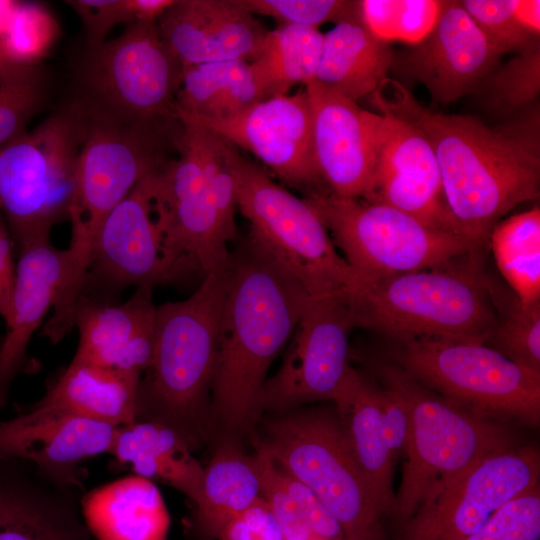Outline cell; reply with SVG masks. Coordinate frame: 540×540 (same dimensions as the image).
<instances>
[{"instance_id": "1", "label": "cell", "mask_w": 540, "mask_h": 540, "mask_svg": "<svg viewBox=\"0 0 540 540\" xmlns=\"http://www.w3.org/2000/svg\"><path fill=\"white\" fill-rule=\"evenodd\" d=\"M369 100L381 114L403 119L425 135L449 210L462 234L477 246L486 248L493 227L511 209L539 197L538 110L490 128L471 116L432 112L389 78Z\"/></svg>"}, {"instance_id": "2", "label": "cell", "mask_w": 540, "mask_h": 540, "mask_svg": "<svg viewBox=\"0 0 540 540\" xmlns=\"http://www.w3.org/2000/svg\"><path fill=\"white\" fill-rule=\"evenodd\" d=\"M310 296L248 237L229 251L211 393L230 431L257 417L268 369L302 316Z\"/></svg>"}, {"instance_id": "3", "label": "cell", "mask_w": 540, "mask_h": 540, "mask_svg": "<svg viewBox=\"0 0 540 540\" xmlns=\"http://www.w3.org/2000/svg\"><path fill=\"white\" fill-rule=\"evenodd\" d=\"M484 249L443 265L361 283L346 298L353 326L392 342L418 338L484 343L499 316L501 289L486 273Z\"/></svg>"}, {"instance_id": "4", "label": "cell", "mask_w": 540, "mask_h": 540, "mask_svg": "<svg viewBox=\"0 0 540 540\" xmlns=\"http://www.w3.org/2000/svg\"><path fill=\"white\" fill-rule=\"evenodd\" d=\"M226 267L207 273L188 298L157 306L153 356L139 383L135 421L164 425L189 447L211 391Z\"/></svg>"}, {"instance_id": "5", "label": "cell", "mask_w": 540, "mask_h": 540, "mask_svg": "<svg viewBox=\"0 0 540 540\" xmlns=\"http://www.w3.org/2000/svg\"><path fill=\"white\" fill-rule=\"evenodd\" d=\"M372 367L380 385L400 398L408 414L405 462L392 512L399 527L433 492L483 458L515 446L502 423L437 394L393 362L376 361Z\"/></svg>"}, {"instance_id": "6", "label": "cell", "mask_w": 540, "mask_h": 540, "mask_svg": "<svg viewBox=\"0 0 540 540\" xmlns=\"http://www.w3.org/2000/svg\"><path fill=\"white\" fill-rule=\"evenodd\" d=\"M236 205L249 237L293 276L311 298L350 297L360 280L341 256L318 214L223 139Z\"/></svg>"}, {"instance_id": "7", "label": "cell", "mask_w": 540, "mask_h": 540, "mask_svg": "<svg viewBox=\"0 0 540 540\" xmlns=\"http://www.w3.org/2000/svg\"><path fill=\"white\" fill-rule=\"evenodd\" d=\"M311 489L336 519L344 540H384L378 509L339 416L307 410L266 425L259 447Z\"/></svg>"}, {"instance_id": "8", "label": "cell", "mask_w": 540, "mask_h": 540, "mask_svg": "<svg viewBox=\"0 0 540 540\" xmlns=\"http://www.w3.org/2000/svg\"><path fill=\"white\" fill-rule=\"evenodd\" d=\"M86 123L76 103L0 147V210L18 247L68 218Z\"/></svg>"}, {"instance_id": "9", "label": "cell", "mask_w": 540, "mask_h": 540, "mask_svg": "<svg viewBox=\"0 0 540 540\" xmlns=\"http://www.w3.org/2000/svg\"><path fill=\"white\" fill-rule=\"evenodd\" d=\"M158 129L99 107L87 109L68 216L72 224V238L66 249L70 281L84 279L95 238L108 214L141 179L165 164Z\"/></svg>"}, {"instance_id": "10", "label": "cell", "mask_w": 540, "mask_h": 540, "mask_svg": "<svg viewBox=\"0 0 540 540\" xmlns=\"http://www.w3.org/2000/svg\"><path fill=\"white\" fill-rule=\"evenodd\" d=\"M389 355V361L419 383L477 415L539 425L540 373L517 365L482 342L394 341Z\"/></svg>"}, {"instance_id": "11", "label": "cell", "mask_w": 540, "mask_h": 540, "mask_svg": "<svg viewBox=\"0 0 540 540\" xmlns=\"http://www.w3.org/2000/svg\"><path fill=\"white\" fill-rule=\"evenodd\" d=\"M304 198L361 283L431 269L485 249L385 204L340 198L328 191Z\"/></svg>"}, {"instance_id": "12", "label": "cell", "mask_w": 540, "mask_h": 540, "mask_svg": "<svg viewBox=\"0 0 540 540\" xmlns=\"http://www.w3.org/2000/svg\"><path fill=\"white\" fill-rule=\"evenodd\" d=\"M182 66L157 22H134L117 38L90 49L83 68L98 107L123 119L159 127L176 118Z\"/></svg>"}, {"instance_id": "13", "label": "cell", "mask_w": 540, "mask_h": 540, "mask_svg": "<svg viewBox=\"0 0 540 540\" xmlns=\"http://www.w3.org/2000/svg\"><path fill=\"white\" fill-rule=\"evenodd\" d=\"M540 454L513 446L491 454L427 497L397 540H465L507 501L539 485Z\"/></svg>"}, {"instance_id": "14", "label": "cell", "mask_w": 540, "mask_h": 540, "mask_svg": "<svg viewBox=\"0 0 540 540\" xmlns=\"http://www.w3.org/2000/svg\"><path fill=\"white\" fill-rule=\"evenodd\" d=\"M353 329L345 298L310 297L280 369L261 390L259 411L333 401L352 367L349 335Z\"/></svg>"}, {"instance_id": "15", "label": "cell", "mask_w": 540, "mask_h": 540, "mask_svg": "<svg viewBox=\"0 0 540 540\" xmlns=\"http://www.w3.org/2000/svg\"><path fill=\"white\" fill-rule=\"evenodd\" d=\"M159 169L141 179L103 221L80 295L115 301L131 286L178 283L153 208Z\"/></svg>"}, {"instance_id": "16", "label": "cell", "mask_w": 540, "mask_h": 540, "mask_svg": "<svg viewBox=\"0 0 540 540\" xmlns=\"http://www.w3.org/2000/svg\"><path fill=\"white\" fill-rule=\"evenodd\" d=\"M261 163L305 196L328 191L318 170L313 142L312 111L305 87L293 94L259 101L225 119H205L182 113Z\"/></svg>"}, {"instance_id": "17", "label": "cell", "mask_w": 540, "mask_h": 540, "mask_svg": "<svg viewBox=\"0 0 540 540\" xmlns=\"http://www.w3.org/2000/svg\"><path fill=\"white\" fill-rule=\"evenodd\" d=\"M372 129L373 170L361 200L397 208L433 229L464 236L447 205L438 163L425 135L403 119L374 112Z\"/></svg>"}, {"instance_id": "18", "label": "cell", "mask_w": 540, "mask_h": 540, "mask_svg": "<svg viewBox=\"0 0 540 540\" xmlns=\"http://www.w3.org/2000/svg\"><path fill=\"white\" fill-rule=\"evenodd\" d=\"M499 56L461 1H444L430 33L394 55L392 67L425 86L434 101L448 104L475 90Z\"/></svg>"}, {"instance_id": "19", "label": "cell", "mask_w": 540, "mask_h": 540, "mask_svg": "<svg viewBox=\"0 0 540 540\" xmlns=\"http://www.w3.org/2000/svg\"><path fill=\"white\" fill-rule=\"evenodd\" d=\"M24 466L0 470V540H95L81 512V476Z\"/></svg>"}, {"instance_id": "20", "label": "cell", "mask_w": 540, "mask_h": 540, "mask_svg": "<svg viewBox=\"0 0 540 540\" xmlns=\"http://www.w3.org/2000/svg\"><path fill=\"white\" fill-rule=\"evenodd\" d=\"M304 87L312 111L315 159L328 192L362 199L374 162L372 112L315 80Z\"/></svg>"}, {"instance_id": "21", "label": "cell", "mask_w": 540, "mask_h": 540, "mask_svg": "<svg viewBox=\"0 0 540 540\" xmlns=\"http://www.w3.org/2000/svg\"><path fill=\"white\" fill-rule=\"evenodd\" d=\"M153 288H136L124 302L80 295L74 311L79 345L73 359L142 377L154 350Z\"/></svg>"}, {"instance_id": "22", "label": "cell", "mask_w": 540, "mask_h": 540, "mask_svg": "<svg viewBox=\"0 0 540 540\" xmlns=\"http://www.w3.org/2000/svg\"><path fill=\"white\" fill-rule=\"evenodd\" d=\"M117 428L31 405L0 422V460H20L50 472L81 476L80 463L110 452Z\"/></svg>"}, {"instance_id": "23", "label": "cell", "mask_w": 540, "mask_h": 540, "mask_svg": "<svg viewBox=\"0 0 540 540\" xmlns=\"http://www.w3.org/2000/svg\"><path fill=\"white\" fill-rule=\"evenodd\" d=\"M157 27L182 67L250 61L268 32L238 0H176Z\"/></svg>"}, {"instance_id": "24", "label": "cell", "mask_w": 540, "mask_h": 540, "mask_svg": "<svg viewBox=\"0 0 540 540\" xmlns=\"http://www.w3.org/2000/svg\"><path fill=\"white\" fill-rule=\"evenodd\" d=\"M19 251L7 334L0 347V410L26 366L32 335L54 306L66 266V250L56 248L50 237L26 243Z\"/></svg>"}, {"instance_id": "25", "label": "cell", "mask_w": 540, "mask_h": 540, "mask_svg": "<svg viewBox=\"0 0 540 540\" xmlns=\"http://www.w3.org/2000/svg\"><path fill=\"white\" fill-rule=\"evenodd\" d=\"M333 402L378 509L385 518L392 516L397 457L385 432L378 385L351 367Z\"/></svg>"}, {"instance_id": "26", "label": "cell", "mask_w": 540, "mask_h": 540, "mask_svg": "<svg viewBox=\"0 0 540 540\" xmlns=\"http://www.w3.org/2000/svg\"><path fill=\"white\" fill-rule=\"evenodd\" d=\"M81 512L95 540H167L170 516L150 480L131 475L84 493Z\"/></svg>"}, {"instance_id": "27", "label": "cell", "mask_w": 540, "mask_h": 540, "mask_svg": "<svg viewBox=\"0 0 540 540\" xmlns=\"http://www.w3.org/2000/svg\"><path fill=\"white\" fill-rule=\"evenodd\" d=\"M141 376L73 359L33 405L115 427L136 420Z\"/></svg>"}, {"instance_id": "28", "label": "cell", "mask_w": 540, "mask_h": 540, "mask_svg": "<svg viewBox=\"0 0 540 540\" xmlns=\"http://www.w3.org/2000/svg\"><path fill=\"white\" fill-rule=\"evenodd\" d=\"M393 57L389 45L367 30L357 11L323 34L315 81L357 102L387 79Z\"/></svg>"}, {"instance_id": "29", "label": "cell", "mask_w": 540, "mask_h": 540, "mask_svg": "<svg viewBox=\"0 0 540 540\" xmlns=\"http://www.w3.org/2000/svg\"><path fill=\"white\" fill-rule=\"evenodd\" d=\"M109 453L119 463L131 465L136 475L161 479L197 502L204 468L170 428L148 421L119 426Z\"/></svg>"}, {"instance_id": "30", "label": "cell", "mask_w": 540, "mask_h": 540, "mask_svg": "<svg viewBox=\"0 0 540 540\" xmlns=\"http://www.w3.org/2000/svg\"><path fill=\"white\" fill-rule=\"evenodd\" d=\"M262 101L250 62L231 60L182 67L176 113L205 118L233 117Z\"/></svg>"}, {"instance_id": "31", "label": "cell", "mask_w": 540, "mask_h": 540, "mask_svg": "<svg viewBox=\"0 0 540 540\" xmlns=\"http://www.w3.org/2000/svg\"><path fill=\"white\" fill-rule=\"evenodd\" d=\"M323 33L318 28L280 25L266 33L249 61L261 99L289 94L315 80Z\"/></svg>"}, {"instance_id": "32", "label": "cell", "mask_w": 540, "mask_h": 540, "mask_svg": "<svg viewBox=\"0 0 540 540\" xmlns=\"http://www.w3.org/2000/svg\"><path fill=\"white\" fill-rule=\"evenodd\" d=\"M261 498L260 479L252 457L234 446H221L204 468L196 522L207 535L218 536L224 525Z\"/></svg>"}, {"instance_id": "33", "label": "cell", "mask_w": 540, "mask_h": 540, "mask_svg": "<svg viewBox=\"0 0 540 540\" xmlns=\"http://www.w3.org/2000/svg\"><path fill=\"white\" fill-rule=\"evenodd\" d=\"M490 245L502 277L521 303L540 301V209H531L499 221Z\"/></svg>"}, {"instance_id": "34", "label": "cell", "mask_w": 540, "mask_h": 540, "mask_svg": "<svg viewBox=\"0 0 540 540\" xmlns=\"http://www.w3.org/2000/svg\"><path fill=\"white\" fill-rule=\"evenodd\" d=\"M463 8L499 55L539 41V0H464Z\"/></svg>"}, {"instance_id": "35", "label": "cell", "mask_w": 540, "mask_h": 540, "mask_svg": "<svg viewBox=\"0 0 540 540\" xmlns=\"http://www.w3.org/2000/svg\"><path fill=\"white\" fill-rule=\"evenodd\" d=\"M444 1L437 0H361L358 15L367 30L378 40L420 43L433 29Z\"/></svg>"}, {"instance_id": "36", "label": "cell", "mask_w": 540, "mask_h": 540, "mask_svg": "<svg viewBox=\"0 0 540 540\" xmlns=\"http://www.w3.org/2000/svg\"><path fill=\"white\" fill-rule=\"evenodd\" d=\"M484 344L540 373V301L524 304L514 294L501 292L498 321Z\"/></svg>"}, {"instance_id": "37", "label": "cell", "mask_w": 540, "mask_h": 540, "mask_svg": "<svg viewBox=\"0 0 540 540\" xmlns=\"http://www.w3.org/2000/svg\"><path fill=\"white\" fill-rule=\"evenodd\" d=\"M59 35L52 13L37 3L10 4L0 27L4 52L14 64L37 66Z\"/></svg>"}, {"instance_id": "38", "label": "cell", "mask_w": 540, "mask_h": 540, "mask_svg": "<svg viewBox=\"0 0 540 540\" xmlns=\"http://www.w3.org/2000/svg\"><path fill=\"white\" fill-rule=\"evenodd\" d=\"M41 100L37 66H17L0 75V147L24 133Z\"/></svg>"}, {"instance_id": "39", "label": "cell", "mask_w": 540, "mask_h": 540, "mask_svg": "<svg viewBox=\"0 0 540 540\" xmlns=\"http://www.w3.org/2000/svg\"><path fill=\"white\" fill-rule=\"evenodd\" d=\"M540 92L539 41L519 52L490 79L488 103L502 113L530 105Z\"/></svg>"}, {"instance_id": "40", "label": "cell", "mask_w": 540, "mask_h": 540, "mask_svg": "<svg viewBox=\"0 0 540 540\" xmlns=\"http://www.w3.org/2000/svg\"><path fill=\"white\" fill-rule=\"evenodd\" d=\"M252 15L277 20L280 25L319 28L335 24L358 11V1L346 0H238Z\"/></svg>"}, {"instance_id": "41", "label": "cell", "mask_w": 540, "mask_h": 540, "mask_svg": "<svg viewBox=\"0 0 540 540\" xmlns=\"http://www.w3.org/2000/svg\"><path fill=\"white\" fill-rule=\"evenodd\" d=\"M539 485L507 501L465 540H539Z\"/></svg>"}, {"instance_id": "42", "label": "cell", "mask_w": 540, "mask_h": 540, "mask_svg": "<svg viewBox=\"0 0 540 540\" xmlns=\"http://www.w3.org/2000/svg\"><path fill=\"white\" fill-rule=\"evenodd\" d=\"M67 4L83 22L89 49L103 44L117 24L134 23L130 0H70Z\"/></svg>"}, {"instance_id": "43", "label": "cell", "mask_w": 540, "mask_h": 540, "mask_svg": "<svg viewBox=\"0 0 540 540\" xmlns=\"http://www.w3.org/2000/svg\"><path fill=\"white\" fill-rule=\"evenodd\" d=\"M218 537L221 540H285L275 516L262 497L231 518Z\"/></svg>"}, {"instance_id": "44", "label": "cell", "mask_w": 540, "mask_h": 540, "mask_svg": "<svg viewBox=\"0 0 540 540\" xmlns=\"http://www.w3.org/2000/svg\"><path fill=\"white\" fill-rule=\"evenodd\" d=\"M379 403L385 432L394 455L404 451L408 435V414L400 398L390 389L378 385Z\"/></svg>"}, {"instance_id": "45", "label": "cell", "mask_w": 540, "mask_h": 540, "mask_svg": "<svg viewBox=\"0 0 540 540\" xmlns=\"http://www.w3.org/2000/svg\"><path fill=\"white\" fill-rule=\"evenodd\" d=\"M12 240L10 230L0 214V316L5 321L10 313L16 280Z\"/></svg>"}, {"instance_id": "46", "label": "cell", "mask_w": 540, "mask_h": 540, "mask_svg": "<svg viewBox=\"0 0 540 540\" xmlns=\"http://www.w3.org/2000/svg\"><path fill=\"white\" fill-rule=\"evenodd\" d=\"M176 0H130L134 22H157Z\"/></svg>"}, {"instance_id": "47", "label": "cell", "mask_w": 540, "mask_h": 540, "mask_svg": "<svg viewBox=\"0 0 540 540\" xmlns=\"http://www.w3.org/2000/svg\"><path fill=\"white\" fill-rule=\"evenodd\" d=\"M17 66H24V65H17L9 61V59L7 58L4 52L1 36H0V75Z\"/></svg>"}]
</instances>
